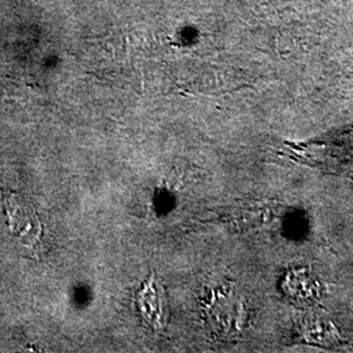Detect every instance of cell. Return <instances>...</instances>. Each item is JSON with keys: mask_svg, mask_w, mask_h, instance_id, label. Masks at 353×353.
<instances>
[{"mask_svg": "<svg viewBox=\"0 0 353 353\" xmlns=\"http://www.w3.org/2000/svg\"><path fill=\"white\" fill-rule=\"evenodd\" d=\"M137 303L143 319L153 330L161 331L166 327L169 319L168 299L163 287L152 276L139 290Z\"/></svg>", "mask_w": 353, "mask_h": 353, "instance_id": "7a4b0ae2", "label": "cell"}, {"mask_svg": "<svg viewBox=\"0 0 353 353\" xmlns=\"http://www.w3.org/2000/svg\"><path fill=\"white\" fill-rule=\"evenodd\" d=\"M6 205V214L12 217V221L10 223V228L13 233L20 234L23 240L38 241L39 239V221L37 216L32 214L29 208L21 204V214H14L20 212V204L16 203L13 196H10L4 201Z\"/></svg>", "mask_w": 353, "mask_h": 353, "instance_id": "3957f363", "label": "cell"}, {"mask_svg": "<svg viewBox=\"0 0 353 353\" xmlns=\"http://www.w3.org/2000/svg\"><path fill=\"white\" fill-rule=\"evenodd\" d=\"M203 316L214 335L232 338L242 332L246 322V306L243 299L233 288L211 292L204 303Z\"/></svg>", "mask_w": 353, "mask_h": 353, "instance_id": "6da1fadb", "label": "cell"}]
</instances>
